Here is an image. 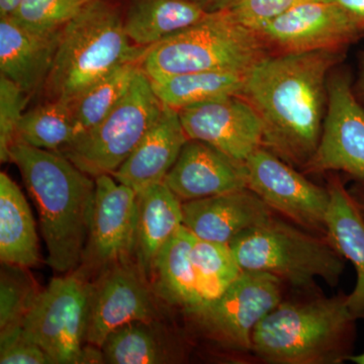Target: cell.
I'll use <instances>...</instances> for the list:
<instances>
[{"label":"cell","instance_id":"cell-1","mask_svg":"<svg viewBox=\"0 0 364 364\" xmlns=\"http://www.w3.org/2000/svg\"><path fill=\"white\" fill-rule=\"evenodd\" d=\"M341 51L318 50L265 56L246 73L241 97L263 123V145L303 169L317 150L327 100L329 71Z\"/></svg>","mask_w":364,"mask_h":364},{"label":"cell","instance_id":"cell-2","mask_svg":"<svg viewBox=\"0 0 364 364\" xmlns=\"http://www.w3.org/2000/svg\"><path fill=\"white\" fill-rule=\"evenodd\" d=\"M11 161L20 170L39 213L48 265L62 274L75 272L90 233L97 189L95 177L61 153L23 143L11 147Z\"/></svg>","mask_w":364,"mask_h":364},{"label":"cell","instance_id":"cell-3","mask_svg":"<svg viewBox=\"0 0 364 364\" xmlns=\"http://www.w3.org/2000/svg\"><path fill=\"white\" fill-rule=\"evenodd\" d=\"M347 294L284 301L260 321L252 356L269 364H341L354 354L358 321Z\"/></svg>","mask_w":364,"mask_h":364},{"label":"cell","instance_id":"cell-4","mask_svg":"<svg viewBox=\"0 0 364 364\" xmlns=\"http://www.w3.org/2000/svg\"><path fill=\"white\" fill-rule=\"evenodd\" d=\"M148 48L134 44L117 0H95L62 30L54 63L43 91L47 100L71 105L117 67L142 61Z\"/></svg>","mask_w":364,"mask_h":364},{"label":"cell","instance_id":"cell-5","mask_svg":"<svg viewBox=\"0 0 364 364\" xmlns=\"http://www.w3.org/2000/svg\"><path fill=\"white\" fill-rule=\"evenodd\" d=\"M229 245L242 272L268 273L298 291L313 293L317 279L336 287L345 269L343 256L327 237L274 215Z\"/></svg>","mask_w":364,"mask_h":364},{"label":"cell","instance_id":"cell-6","mask_svg":"<svg viewBox=\"0 0 364 364\" xmlns=\"http://www.w3.org/2000/svg\"><path fill=\"white\" fill-rule=\"evenodd\" d=\"M260 36L238 23L229 11L210 14L196 25L151 46L143 71L150 80L202 71L246 74L267 56Z\"/></svg>","mask_w":364,"mask_h":364},{"label":"cell","instance_id":"cell-7","mask_svg":"<svg viewBox=\"0 0 364 364\" xmlns=\"http://www.w3.org/2000/svg\"><path fill=\"white\" fill-rule=\"evenodd\" d=\"M163 107L150 78L141 67L117 107L59 153L95 178L104 174L112 176L156 123Z\"/></svg>","mask_w":364,"mask_h":364},{"label":"cell","instance_id":"cell-8","mask_svg":"<svg viewBox=\"0 0 364 364\" xmlns=\"http://www.w3.org/2000/svg\"><path fill=\"white\" fill-rule=\"evenodd\" d=\"M284 287L268 273L243 272L221 296L184 316L205 338L249 358L254 330L284 299Z\"/></svg>","mask_w":364,"mask_h":364},{"label":"cell","instance_id":"cell-9","mask_svg":"<svg viewBox=\"0 0 364 364\" xmlns=\"http://www.w3.org/2000/svg\"><path fill=\"white\" fill-rule=\"evenodd\" d=\"M90 280L76 272L56 277L41 291L23 322L26 336L53 364L82 363L87 344Z\"/></svg>","mask_w":364,"mask_h":364},{"label":"cell","instance_id":"cell-10","mask_svg":"<svg viewBox=\"0 0 364 364\" xmlns=\"http://www.w3.org/2000/svg\"><path fill=\"white\" fill-rule=\"evenodd\" d=\"M95 205L80 265L75 272L92 280L107 267L134 257L138 195L111 174L95 177Z\"/></svg>","mask_w":364,"mask_h":364},{"label":"cell","instance_id":"cell-11","mask_svg":"<svg viewBox=\"0 0 364 364\" xmlns=\"http://www.w3.org/2000/svg\"><path fill=\"white\" fill-rule=\"evenodd\" d=\"M245 166L247 188L273 212L306 231L326 237L330 203L327 188L313 183L264 147L254 151L245 160Z\"/></svg>","mask_w":364,"mask_h":364},{"label":"cell","instance_id":"cell-12","mask_svg":"<svg viewBox=\"0 0 364 364\" xmlns=\"http://www.w3.org/2000/svg\"><path fill=\"white\" fill-rule=\"evenodd\" d=\"M87 343L102 347L117 328L160 320L158 296L135 258L114 263L90 280Z\"/></svg>","mask_w":364,"mask_h":364},{"label":"cell","instance_id":"cell-13","mask_svg":"<svg viewBox=\"0 0 364 364\" xmlns=\"http://www.w3.org/2000/svg\"><path fill=\"white\" fill-rule=\"evenodd\" d=\"M301 170L306 173L342 171L364 181V107L344 72L328 78L322 135L315 154Z\"/></svg>","mask_w":364,"mask_h":364},{"label":"cell","instance_id":"cell-14","mask_svg":"<svg viewBox=\"0 0 364 364\" xmlns=\"http://www.w3.org/2000/svg\"><path fill=\"white\" fill-rule=\"evenodd\" d=\"M179 117L186 136L245 162L263 145V123L246 98L231 95L183 107Z\"/></svg>","mask_w":364,"mask_h":364},{"label":"cell","instance_id":"cell-15","mask_svg":"<svg viewBox=\"0 0 364 364\" xmlns=\"http://www.w3.org/2000/svg\"><path fill=\"white\" fill-rule=\"evenodd\" d=\"M282 53L342 51L361 33L331 0H310L275 18L257 33Z\"/></svg>","mask_w":364,"mask_h":364},{"label":"cell","instance_id":"cell-16","mask_svg":"<svg viewBox=\"0 0 364 364\" xmlns=\"http://www.w3.org/2000/svg\"><path fill=\"white\" fill-rule=\"evenodd\" d=\"M165 183L183 202L247 188L245 162L188 139Z\"/></svg>","mask_w":364,"mask_h":364},{"label":"cell","instance_id":"cell-17","mask_svg":"<svg viewBox=\"0 0 364 364\" xmlns=\"http://www.w3.org/2000/svg\"><path fill=\"white\" fill-rule=\"evenodd\" d=\"M183 226L203 240L230 244L238 235L264 224L273 210L253 193L244 188L182 203Z\"/></svg>","mask_w":364,"mask_h":364},{"label":"cell","instance_id":"cell-18","mask_svg":"<svg viewBox=\"0 0 364 364\" xmlns=\"http://www.w3.org/2000/svg\"><path fill=\"white\" fill-rule=\"evenodd\" d=\"M62 30L33 32L13 18H0V75L20 86L28 97L43 90Z\"/></svg>","mask_w":364,"mask_h":364},{"label":"cell","instance_id":"cell-19","mask_svg":"<svg viewBox=\"0 0 364 364\" xmlns=\"http://www.w3.org/2000/svg\"><path fill=\"white\" fill-rule=\"evenodd\" d=\"M188 141L178 111L164 105L156 123L112 176L140 195L165 181Z\"/></svg>","mask_w":364,"mask_h":364},{"label":"cell","instance_id":"cell-20","mask_svg":"<svg viewBox=\"0 0 364 364\" xmlns=\"http://www.w3.org/2000/svg\"><path fill=\"white\" fill-rule=\"evenodd\" d=\"M329 208L326 215L328 240L356 272L353 291L347 294V306L359 320H364V218L338 176L328 179Z\"/></svg>","mask_w":364,"mask_h":364},{"label":"cell","instance_id":"cell-21","mask_svg":"<svg viewBox=\"0 0 364 364\" xmlns=\"http://www.w3.org/2000/svg\"><path fill=\"white\" fill-rule=\"evenodd\" d=\"M158 320L136 321L112 331L102 345L105 363L163 364L186 360L183 338Z\"/></svg>","mask_w":364,"mask_h":364},{"label":"cell","instance_id":"cell-22","mask_svg":"<svg viewBox=\"0 0 364 364\" xmlns=\"http://www.w3.org/2000/svg\"><path fill=\"white\" fill-rule=\"evenodd\" d=\"M138 203L134 257L151 282L158 256L183 226L182 202L163 181L138 195Z\"/></svg>","mask_w":364,"mask_h":364},{"label":"cell","instance_id":"cell-23","mask_svg":"<svg viewBox=\"0 0 364 364\" xmlns=\"http://www.w3.org/2000/svg\"><path fill=\"white\" fill-rule=\"evenodd\" d=\"M193 235L182 226L158 256L151 284L162 303L186 314L205 305L193 260Z\"/></svg>","mask_w":364,"mask_h":364},{"label":"cell","instance_id":"cell-24","mask_svg":"<svg viewBox=\"0 0 364 364\" xmlns=\"http://www.w3.org/2000/svg\"><path fill=\"white\" fill-rule=\"evenodd\" d=\"M208 16L188 0H129L124 26L134 44L149 48Z\"/></svg>","mask_w":364,"mask_h":364},{"label":"cell","instance_id":"cell-25","mask_svg":"<svg viewBox=\"0 0 364 364\" xmlns=\"http://www.w3.org/2000/svg\"><path fill=\"white\" fill-rule=\"evenodd\" d=\"M0 260L26 268L40 263L32 210L18 184L4 172L0 173Z\"/></svg>","mask_w":364,"mask_h":364},{"label":"cell","instance_id":"cell-26","mask_svg":"<svg viewBox=\"0 0 364 364\" xmlns=\"http://www.w3.org/2000/svg\"><path fill=\"white\" fill-rule=\"evenodd\" d=\"M246 74L231 71H202L177 74L151 80L160 102L177 111L218 98L242 95Z\"/></svg>","mask_w":364,"mask_h":364},{"label":"cell","instance_id":"cell-27","mask_svg":"<svg viewBox=\"0 0 364 364\" xmlns=\"http://www.w3.org/2000/svg\"><path fill=\"white\" fill-rule=\"evenodd\" d=\"M141 63L142 61L129 62L117 67L70 105L76 138L100 124L123 100L140 70Z\"/></svg>","mask_w":364,"mask_h":364},{"label":"cell","instance_id":"cell-28","mask_svg":"<svg viewBox=\"0 0 364 364\" xmlns=\"http://www.w3.org/2000/svg\"><path fill=\"white\" fill-rule=\"evenodd\" d=\"M75 138L70 105L56 100H46L44 104L23 114L16 132V143L59 152L70 145Z\"/></svg>","mask_w":364,"mask_h":364},{"label":"cell","instance_id":"cell-29","mask_svg":"<svg viewBox=\"0 0 364 364\" xmlns=\"http://www.w3.org/2000/svg\"><path fill=\"white\" fill-rule=\"evenodd\" d=\"M191 255L205 304L221 296L243 272L229 244L203 240L193 235Z\"/></svg>","mask_w":364,"mask_h":364},{"label":"cell","instance_id":"cell-30","mask_svg":"<svg viewBox=\"0 0 364 364\" xmlns=\"http://www.w3.org/2000/svg\"><path fill=\"white\" fill-rule=\"evenodd\" d=\"M28 268L2 263L0 272V331L23 326L42 289Z\"/></svg>","mask_w":364,"mask_h":364},{"label":"cell","instance_id":"cell-31","mask_svg":"<svg viewBox=\"0 0 364 364\" xmlns=\"http://www.w3.org/2000/svg\"><path fill=\"white\" fill-rule=\"evenodd\" d=\"M95 0H23L14 21L38 33L61 30Z\"/></svg>","mask_w":364,"mask_h":364},{"label":"cell","instance_id":"cell-32","mask_svg":"<svg viewBox=\"0 0 364 364\" xmlns=\"http://www.w3.org/2000/svg\"><path fill=\"white\" fill-rule=\"evenodd\" d=\"M28 95L9 78L0 75V160L11 161V147L28 104Z\"/></svg>","mask_w":364,"mask_h":364},{"label":"cell","instance_id":"cell-33","mask_svg":"<svg viewBox=\"0 0 364 364\" xmlns=\"http://www.w3.org/2000/svg\"><path fill=\"white\" fill-rule=\"evenodd\" d=\"M306 1L310 0H237L228 11L241 25L258 33L275 18Z\"/></svg>","mask_w":364,"mask_h":364},{"label":"cell","instance_id":"cell-34","mask_svg":"<svg viewBox=\"0 0 364 364\" xmlns=\"http://www.w3.org/2000/svg\"><path fill=\"white\" fill-rule=\"evenodd\" d=\"M0 363L52 364L44 350L26 336L23 326L0 331Z\"/></svg>","mask_w":364,"mask_h":364},{"label":"cell","instance_id":"cell-35","mask_svg":"<svg viewBox=\"0 0 364 364\" xmlns=\"http://www.w3.org/2000/svg\"><path fill=\"white\" fill-rule=\"evenodd\" d=\"M337 4L356 26L359 32H364V0H331Z\"/></svg>","mask_w":364,"mask_h":364},{"label":"cell","instance_id":"cell-36","mask_svg":"<svg viewBox=\"0 0 364 364\" xmlns=\"http://www.w3.org/2000/svg\"><path fill=\"white\" fill-rule=\"evenodd\" d=\"M207 14H214L229 11L237 0H188Z\"/></svg>","mask_w":364,"mask_h":364},{"label":"cell","instance_id":"cell-37","mask_svg":"<svg viewBox=\"0 0 364 364\" xmlns=\"http://www.w3.org/2000/svg\"><path fill=\"white\" fill-rule=\"evenodd\" d=\"M23 2V0H0V18L13 16Z\"/></svg>","mask_w":364,"mask_h":364},{"label":"cell","instance_id":"cell-38","mask_svg":"<svg viewBox=\"0 0 364 364\" xmlns=\"http://www.w3.org/2000/svg\"><path fill=\"white\" fill-rule=\"evenodd\" d=\"M349 191L364 218V181H358V183Z\"/></svg>","mask_w":364,"mask_h":364},{"label":"cell","instance_id":"cell-39","mask_svg":"<svg viewBox=\"0 0 364 364\" xmlns=\"http://www.w3.org/2000/svg\"><path fill=\"white\" fill-rule=\"evenodd\" d=\"M356 97H358L359 102L364 107V58L363 60V64H361L360 73H359V77L358 80V85H356Z\"/></svg>","mask_w":364,"mask_h":364},{"label":"cell","instance_id":"cell-40","mask_svg":"<svg viewBox=\"0 0 364 364\" xmlns=\"http://www.w3.org/2000/svg\"><path fill=\"white\" fill-rule=\"evenodd\" d=\"M349 361L355 364H364V352H363V353L353 354V355L349 358Z\"/></svg>","mask_w":364,"mask_h":364}]
</instances>
